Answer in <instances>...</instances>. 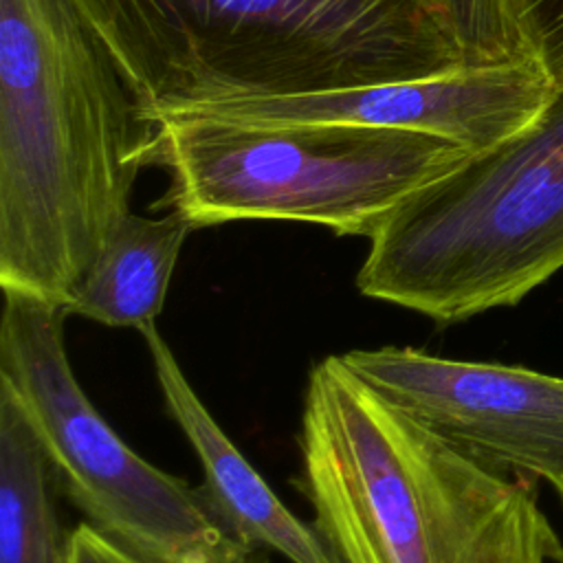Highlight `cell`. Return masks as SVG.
<instances>
[{
  "instance_id": "6da1fadb",
  "label": "cell",
  "mask_w": 563,
  "mask_h": 563,
  "mask_svg": "<svg viewBox=\"0 0 563 563\" xmlns=\"http://www.w3.org/2000/svg\"><path fill=\"white\" fill-rule=\"evenodd\" d=\"M152 145L73 0H0V290L66 306Z\"/></svg>"
},
{
  "instance_id": "7a4b0ae2",
  "label": "cell",
  "mask_w": 563,
  "mask_h": 563,
  "mask_svg": "<svg viewBox=\"0 0 563 563\" xmlns=\"http://www.w3.org/2000/svg\"><path fill=\"white\" fill-rule=\"evenodd\" d=\"M295 488L341 563H563L537 479L495 471L341 358L306 380Z\"/></svg>"
},
{
  "instance_id": "3957f363",
  "label": "cell",
  "mask_w": 563,
  "mask_h": 563,
  "mask_svg": "<svg viewBox=\"0 0 563 563\" xmlns=\"http://www.w3.org/2000/svg\"><path fill=\"white\" fill-rule=\"evenodd\" d=\"M150 119L464 68L420 0H73Z\"/></svg>"
},
{
  "instance_id": "277c9868",
  "label": "cell",
  "mask_w": 563,
  "mask_h": 563,
  "mask_svg": "<svg viewBox=\"0 0 563 563\" xmlns=\"http://www.w3.org/2000/svg\"><path fill=\"white\" fill-rule=\"evenodd\" d=\"M563 271V86L501 143L409 196L369 238L363 297L440 325L521 303Z\"/></svg>"
},
{
  "instance_id": "5b68a950",
  "label": "cell",
  "mask_w": 563,
  "mask_h": 563,
  "mask_svg": "<svg viewBox=\"0 0 563 563\" xmlns=\"http://www.w3.org/2000/svg\"><path fill=\"white\" fill-rule=\"evenodd\" d=\"M150 123V163L169 172L161 205L194 229L288 220L369 240L409 196L473 154L433 134L347 121L163 114Z\"/></svg>"
},
{
  "instance_id": "8992f818",
  "label": "cell",
  "mask_w": 563,
  "mask_h": 563,
  "mask_svg": "<svg viewBox=\"0 0 563 563\" xmlns=\"http://www.w3.org/2000/svg\"><path fill=\"white\" fill-rule=\"evenodd\" d=\"M68 310L2 290L0 387L26 416L62 490L88 523L152 563H260L200 486L132 451L81 389L64 339Z\"/></svg>"
},
{
  "instance_id": "52a82bcc",
  "label": "cell",
  "mask_w": 563,
  "mask_h": 563,
  "mask_svg": "<svg viewBox=\"0 0 563 563\" xmlns=\"http://www.w3.org/2000/svg\"><path fill=\"white\" fill-rule=\"evenodd\" d=\"M343 363L433 433L508 473L545 482L563 506V376L409 345L350 350Z\"/></svg>"
},
{
  "instance_id": "ba28073f",
  "label": "cell",
  "mask_w": 563,
  "mask_h": 563,
  "mask_svg": "<svg viewBox=\"0 0 563 563\" xmlns=\"http://www.w3.org/2000/svg\"><path fill=\"white\" fill-rule=\"evenodd\" d=\"M552 92L554 86L539 64L523 59L499 66H464L444 75L321 95L222 101L172 114L242 121H347L433 134L475 154L526 128L543 110Z\"/></svg>"
},
{
  "instance_id": "9c48e42d",
  "label": "cell",
  "mask_w": 563,
  "mask_h": 563,
  "mask_svg": "<svg viewBox=\"0 0 563 563\" xmlns=\"http://www.w3.org/2000/svg\"><path fill=\"white\" fill-rule=\"evenodd\" d=\"M139 332L150 350L165 407L200 462V490L220 523L251 550L266 548L290 563H341L317 528L301 521L229 440L187 380L158 325L150 323Z\"/></svg>"
},
{
  "instance_id": "30bf717a",
  "label": "cell",
  "mask_w": 563,
  "mask_h": 563,
  "mask_svg": "<svg viewBox=\"0 0 563 563\" xmlns=\"http://www.w3.org/2000/svg\"><path fill=\"white\" fill-rule=\"evenodd\" d=\"M191 222L169 209L161 218L128 211L108 233L66 310L110 328L156 323Z\"/></svg>"
},
{
  "instance_id": "8fae6325",
  "label": "cell",
  "mask_w": 563,
  "mask_h": 563,
  "mask_svg": "<svg viewBox=\"0 0 563 563\" xmlns=\"http://www.w3.org/2000/svg\"><path fill=\"white\" fill-rule=\"evenodd\" d=\"M53 477L26 416L0 387V563H68Z\"/></svg>"
},
{
  "instance_id": "7c38bea8",
  "label": "cell",
  "mask_w": 563,
  "mask_h": 563,
  "mask_svg": "<svg viewBox=\"0 0 563 563\" xmlns=\"http://www.w3.org/2000/svg\"><path fill=\"white\" fill-rule=\"evenodd\" d=\"M457 46L464 66H499L532 59L506 0H420ZM534 62V59H532Z\"/></svg>"
},
{
  "instance_id": "4fadbf2b",
  "label": "cell",
  "mask_w": 563,
  "mask_h": 563,
  "mask_svg": "<svg viewBox=\"0 0 563 563\" xmlns=\"http://www.w3.org/2000/svg\"><path fill=\"white\" fill-rule=\"evenodd\" d=\"M528 55L554 88L563 86V0H506Z\"/></svg>"
},
{
  "instance_id": "5bb4252c",
  "label": "cell",
  "mask_w": 563,
  "mask_h": 563,
  "mask_svg": "<svg viewBox=\"0 0 563 563\" xmlns=\"http://www.w3.org/2000/svg\"><path fill=\"white\" fill-rule=\"evenodd\" d=\"M66 552L68 563H152L123 548L88 521L73 528L66 541Z\"/></svg>"
},
{
  "instance_id": "9a60e30c",
  "label": "cell",
  "mask_w": 563,
  "mask_h": 563,
  "mask_svg": "<svg viewBox=\"0 0 563 563\" xmlns=\"http://www.w3.org/2000/svg\"><path fill=\"white\" fill-rule=\"evenodd\" d=\"M260 563H262V561H260Z\"/></svg>"
}]
</instances>
